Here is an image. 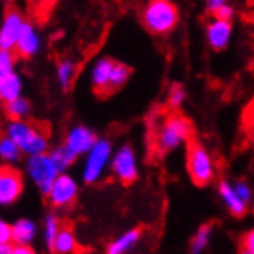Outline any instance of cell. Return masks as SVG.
I'll list each match as a JSON object with an SVG mask.
<instances>
[{
  "label": "cell",
  "mask_w": 254,
  "mask_h": 254,
  "mask_svg": "<svg viewBox=\"0 0 254 254\" xmlns=\"http://www.w3.org/2000/svg\"><path fill=\"white\" fill-rule=\"evenodd\" d=\"M142 22L153 34H168L179 22V11L170 0H148L142 9Z\"/></svg>",
  "instance_id": "obj_1"
},
{
  "label": "cell",
  "mask_w": 254,
  "mask_h": 254,
  "mask_svg": "<svg viewBox=\"0 0 254 254\" xmlns=\"http://www.w3.org/2000/svg\"><path fill=\"white\" fill-rule=\"evenodd\" d=\"M9 137L28 154H42L48 143V128L37 124L14 121L8 128Z\"/></svg>",
  "instance_id": "obj_2"
},
{
  "label": "cell",
  "mask_w": 254,
  "mask_h": 254,
  "mask_svg": "<svg viewBox=\"0 0 254 254\" xmlns=\"http://www.w3.org/2000/svg\"><path fill=\"white\" fill-rule=\"evenodd\" d=\"M192 136V125L182 114H170L156 134V145L160 151H171Z\"/></svg>",
  "instance_id": "obj_3"
},
{
  "label": "cell",
  "mask_w": 254,
  "mask_h": 254,
  "mask_svg": "<svg viewBox=\"0 0 254 254\" xmlns=\"http://www.w3.org/2000/svg\"><path fill=\"white\" fill-rule=\"evenodd\" d=\"M187 167L191 181L199 185H208L214 179V165L213 160L202 143L190 139L187 148Z\"/></svg>",
  "instance_id": "obj_4"
},
{
  "label": "cell",
  "mask_w": 254,
  "mask_h": 254,
  "mask_svg": "<svg viewBox=\"0 0 254 254\" xmlns=\"http://www.w3.org/2000/svg\"><path fill=\"white\" fill-rule=\"evenodd\" d=\"M28 170L29 174L33 176L34 182L39 185V188L42 190V192L48 194L56 177L59 176L57 173L61 171L57 168V165L54 163L51 156H45L42 154H34L28 163Z\"/></svg>",
  "instance_id": "obj_5"
},
{
  "label": "cell",
  "mask_w": 254,
  "mask_h": 254,
  "mask_svg": "<svg viewBox=\"0 0 254 254\" xmlns=\"http://www.w3.org/2000/svg\"><path fill=\"white\" fill-rule=\"evenodd\" d=\"M110 154H111V146L108 142H105V140L96 142V145L89 149V157L86 162L85 176H83L85 182L93 184L97 181L102 174V171H103V168H105V165H107Z\"/></svg>",
  "instance_id": "obj_6"
},
{
  "label": "cell",
  "mask_w": 254,
  "mask_h": 254,
  "mask_svg": "<svg viewBox=\"0 0 254 254\" xmlns=\"http://www.w3.org/2000/svg\"><path fill=\"white\" fill-rule=\"evenodd\" d=\"M113 173L124 184H131L137 177V162L132 148L124 146L113 159Z\"/></svg>",
  "instance_id": "obj_7"
},
{
  "label": "cell",
  "mask_w": 254,
  "mask_h": 254,
  "mask_svg": "<svg viewBox=\"0 0 254 254\" xmlns=\"http://www.w3.org/2000/svg\"><path fill=\"white\" fill-rule=\"evenodd\" d=\"M50 200L57 208H65L72 205L77 196V185L69 176L61 174L56 177V181L48 192Z\"/></svg>",
  "instance_id": "obj_8"
},
{
  "label": "cell",
  "mask_w": 254,
  "mask_h": 254,
  "mask_svg": "<svg viewBox=\"0 0 254 254\" xmlns=\"http://www.w3.org/2000/svg\"><path fill=\"white\" fill-rule=\"evenodd\" d=\"M23 188L22 176L11 167H0V203L16 200Z\"/></svg>",
  "instance_id": "obj_9"
},
{
  "label": "cell",
  "mask_w": 254,
  "mask_h": 254,
  "mask_svg": "<svg viewBox=\"0 0 254 254\" xmlns=\"http://www.w3.org/2000/svg\"><path fill=\"white\" fill-rule=\"evenodd\" d=\"M22 26L23 22L20 14L16 9H9L6 12L2 31H0V50H11L16 47Z\"/></svg>",
  "instance_id": "obj_10"
},
{
  "label": "cell",
  "mask_w": 254,
  "mask_h": 254,
  "mask_svg": "<svg viewBox=\"0 0 254 254\" xmlns=\"http://www.w3.org/2000/svg\"><path fill=\"white\" fill-rule=\"evenodd\" d=\"M206 37H208V43H210L216 51L223 50L228 45L230 37H231L230 20H222V19L214 17L213 22L208 23Z\"/></svg>",
  "instance_id": "obj_11"
},
{
  "label": "cell",
  "mask_w": 254,
  "mask_h": 254,
  "mask_svg": "<svg viewBox=\"0 0 254 254\" xmlns=\"http://www.w3.org/2000/svg\"><path fill=\"white\" fill-rule=\"evenodd\" d=\"M96 142H97L96 140V136H94L91 131L83 128V127H79V128H74L69 132L66 145L79 156L82 153L89 151V149H91L96 145Z\"/></svg>",
  "instance_id": "obj_12"
},
{
  "label": "cell",
  "mask_w": 254,
  "mask_h": 254,
  "mask_svg": "<svg viewBox=\"0 0 254 254\" xmlns=\"http://www.w3.org/2000/svg\"><path fill=\"white\" fill-rule=\"evenodd\" d=\"M113 61L110 59H100L93 68V85L96 93L100 96L110 94V77L113 69Z\"/></svg>",
  "instance_id": "obj_13"
},
{
  "label": "cell",
  "mask_w": 254,
  "mask_h": 254,
  "mask_svg": "<svg viewBox=\"0 0 254 254\" xmlns=\"http://www.w3.org/2000/svg\"><path fill=\"white\" fill-rule=\"evenodd\" d=\"M219 192L225 202V205L228 206V210L231 214L237 216V217H242L247 211V203L239 197V194L236 192L234 187H231L230 184L227 182H220V187H219Z\"/></svg>",
  "instance_id": "obj_14"
},
{
  "label": "cell",
  "mask_w": 254,
  "mask_h": 254,
  "mask_svg": "<svg viewBox=\"0 0 254 254\" xmlns=\"http://www.w3.org/2000/svg\"><path fill=\"white\" fill-rule=\"evenodd\" d=\"M39 47V40L33 31L31 25L23 23L22 31L19 34L17 43H16V51L20 57H29L31 54H34L37 51Z\"/></svg>",
  "instance_id": "obj_15"
},
{
  "label": "cell",
  "mask_w": 254,
  "mask_h": 254,
  "mask_svg": "<svg viewBox=\"0 0 254 254\" xmlns=\"http://www.w3.org/2000/svg\"><path fill=\"white\" fill-rule=\"evenodd\" d=\"M54 251H59V253H76V251H79L76 237H74V234L68 225H61V230H59L57 237H56Z\"/></svg>",
  "instance_id": "obj_16"
},
{
  "label": "cell",
  "mask_w": 254,
  "mask_h": 254,
  "mask_svg": "<svg viewBox=\"0 0 254 254\" xmlns=\"http://www.w3.org/2000/svg\"><path fill=\"white\" fill-rule=\"evenodd\" d=\"M139 239H140V230H131V231L122 234L119 239H116V241L108 247V253L110 254L127 253L131 248H134V245L139 242Z\"/></svg>",
  "instance_id": "obj_17"
},
{
  "label": "cell",
  "mask_w": 254,
  "mask_h": 254,
  "mask_svg": "<svg viewBox=\"0 0 254 254\" xmlns=\"http://www.w3.org/2000/svg\"><path fill=\"white\" fill-rule=\"evenodd\" d=\"M34 225L28 220H20L12 227V241L16 244H28L34 237Z\"/></svg>",
  "instance_id": "obj_18"
},
{
  "label": "cell",
  "mask_w": 254,
  "mask_h": 254,
  "mask_svg": "<svg viewBox=\"0 0 254 254\" xmlns=\"http://www.w3.org/2000/svg\"><path fill=\"white\" fill-rule=\"evenodd\" d=\"M131 74V69L124 65V64H114L113 65V69H111V77H110V93L116 91V89L122 88L128 77Z\"/></svg>",
  "instance_id": "obj_19"
},
{
  "label": "cell",
  "mask_w": 254,
  "mask_h": 254,
  "mask_svg": "<svg viewBox=\"0 0 254 254\" xmlns=\"http://www.w3.org/2000/svg\"><path fill=\"white\" fill-rule=\"evenodd\" d=\"M0 91H2V96H3V99H6V102L19 97L20 82L16 76H14V72H11L3 80H0Z\"/></svg>",
  "instance_id": "obj_20"
},
{
  "label": "cell",
  "mask_w": 254,
  "mask_h": 254,
  "mask_svg": "<svg viewBox=\"0 0 254 254\" xmlns=\"http://www.w3.org/2000/svg\"><path fill=\"white\" fill-rule=\"evenodd\" d=\"M56 2L57 0H29V9H31L33 17L39 22H45Z\"/></svg>",
  "instance_id": "obj_21"
},
{
  "label": "cell",
  "mask_w": 254,
  "mask_h": 254,
  "mask_svg": "<svg viewBox=\"0 0 254 254\" xmlns=\"http://www.w3.org/2000/svg\"><path fill=\"white\" fill-rule=\"evenodd\" d=\"M76 156H77V154L74 153L68 145L61 146V148L56 149V151L51 154V157H53L54 163H56L57 168L61 170V171H62V170H65L68 165H71L72 160L76 159Z\"/></svg>",
  "instance_id": "obj_22"
},
{
  "label": "cell",
  "mask_w": 254,
  "mask_h": 254,
  "mask_svg": "<svg viewBox=\"0 0 254 254\" xmlns=\"http://www.w3.org/2000/svg\"><path fill=\"white\" fill-rule=\"evenodd\" d=\"M210 237H211V225L210 223H206V225H202L199 228V231L196 233V236H194L192 242H191V251L192 253H202L208 247Z\"/></svg>",
  "instance_id": "obj_23"
},
{
  "label": "cell",
  "mask_w": 254,
  "mask_h": 254,
  "mask_svg": "<svg viewBox=\"0 0 254 254\" xmlns=\"http://www.w3.org/2000/svg\"><path fill=\"white\" fill-rule=\"evenodd\" d=\"M29 110V105L26 100H22V99H14V100H9L5 107V111L8 114V117H11L12 121H19L23 116H26Z\"/></svg>",
  "instance_id": "obj_24"
},
{
  "label": "cell",
  "mask_w": 254,
  "mask_h": 254,
  "mask_svg": "<svg viewBox=\"0 0 254 254\" xmlns=\"http://www.w3.org/2000/svg\"><path fill=\"white\" fill-rule=\"evenodd\" d=\"M20 148L11 137L0 140V156L5 160H17Z\"/></svg>",
  "instance_id": "obj_25"
},
{
  "label": "cell",
  "mask_w": 254,
  "mask_h": 254,
  "mask_svg": "<svg viewBox=\"0 0 254 254\" xmlns=\"http://www.w3.org/2000/svg\"><path fill=\"white\" fill-rule=\"evenodd\" d=\"M12 62L14 56L9 53V50H0V80H3L12 72Z\"/></svg>",
  "instance_id": "obj_26"
},
{
  "label": "cell",
  "mask_w": 254,
  "mask_h": 254,
  "mask_svg": "<svg viewBox=\"0 0 254 254\" xmlns=\"http://www.w3.org/2000/svg\"><path fill=\"white\" fill-rule=\"evenodd\" d=\"M59 230H61V223H59V220L54 216H50L47 219V231H45V234H47V244L51 250H54V244H56V237H57Z\"/></svg>",
  "instance_id": "obj_27"
},
{
  "label": "cell",
  "mask_w": 254,
  "mask_h": 254,
  "mask_svg": "<svg viewBox=\"0 0 254 254\" xmlns=\"http://www.w3.org/2000/svg\"><path fill=\"white\" fill-rule=\"evenodd\" d=\"M74 79V65L69 62H64L59 66V80L64 88H68Z\"/></svg>",
  "instance_id": "obj_28"
},
{
  "label": "cell",
  "mask_w": 254,
  "mask_h": 254,
  "mask_svg": "<svg viewBox=\"0 0 254 254\" xmlns=\"http://www.w3.org/2000/svg\"><path fill=\"white\" fill-rule=\"evenodd\" d=\"M185 100V91L181 85H174L170 89V94H168V103L173 108H179L184 103Z\"/></svg>",
  "instance_id": "obj_29"
},
{
  "label": "cell",
  "mask_w": 254,
  "mask_h": 254,
  "mask_svg": "<svg viewBox=\"0 0 254 254\" xmlns=\"http://www.w3.org/2000/svg\"><path fill=\"white\" fill-rule=\"evenodd\" d=\"M241 250L247 254H254V230L250 231L241 242Z\"/></svg>",
  "instance_id": "obj_30"
},
{
  "label": "cell",
  "mask_w": 254,
  "mask_h": 254,
  "mask_svg": "<svg viewBox=\"0 0 254 254\" xmlns=\"http://www.w3.org/2000/svg\"><path fill=\"white\" fill-rule=\"evenodd\" d=\"M214 17L216 19H222V20H230L233 17V8L230 5H222L220 8H217L214 12Z\"/></svg>",
  "instance_id": "obj_31"
},
{
  "label": "cell",
  "mask_w": 254,
  "mask_h": 254,
  "mask_svg": "<svg viewBox=\"0 0 254 254\" xmlns=\"http://www.w3.org/2000/svg\"><path fill=\"white\" fill-rule=\"evenodd\" d=\"M234 190H236V192L239 194V197H241L245 203H248V202L251 200V190L248 188V185H245V184H242V182H239V184H236Z\"/></svg>",
  "instance_id": "obj_32"
},
{
  "label": "cell",
  "mask_w": 254,
  "mask_h": 254,
  "mask_svg": "<svg viewBox=\"0 0 254 254\" xmlns=\"http://www.w3.org/2000/svg\"><path fill=\"white\" fill-rule=\"evenodd\" d=\"M12 239V228L3 220H0V244H8Z\"/></svg>",
  "instance_id": "obj_33"
},
{
  "label": "cell",
  "mask_w": 254,
  "mask_h": 254,
  "mask_svg": "<svg viewBox=\"0 0 254 254\" xmlns=\"http://www.w3.org/2000/svg\"><path fill=\"white\" fill-rule=\"evenodd\" d=\"M208 2V9H210L211 12H214L217 8H220L222 5L227 3V0H206Z\"/></svg>",
  "instance_id": "obj_34"
},
{
  "label": "cell",
  "mask_w": 254,
  "mask_h": 254,
  "mask_svg": "<svg viewBox=\"0 0 254 254\" xmlns=\"http://www.w3.org/2000/svg\"><path fill=\"white\" fill-rule=\"evenodd\" d=\"M12 253L14 254H31L33 250L31 248H26L25 244H17L16 248H12Z\"/></svg>",
  "instance_id": "obj_35"
},
{
  "label": "cell",
  "mask_w": 254,
  "mask_h": 254,
  "mask_svg": "<svg viewBox=\"0 0 254 254\" xmlns=\"http://www.w3.org/2000/svg\"><path fill=\"white\" fill-rule=\"evenodd\" d=\"M9 253H12V248H11L9 242L8 244H0V254H9Z\"/></svg>",
  "instance_id": "obj_36"
},
{
  "label": "cell",
  "mask_w": 254,
  "mask_h": 254,
  "mask_svg": "<svg viewBox=\"0 0 254 254\" xmlns=\"http://www.w3.org/2000/svg\"><path fill=\"white\" fill-rule=\"evenodd\" d=\"M250 19L254 22V9H253V11H251V14H250Z\"/></svg>",
  "instance_id": "obj_37"
},
{
  "label": "cell",
  "mask_w": 254,
  "mask_h": 254,
  "mask_svg": "<svg viewBox=\"0 0 254 254\" xmlns=\"http://www.w3.org/2000/svg\"><path fill=\"white\" fill-rule=\"evenodd\" d=\"M2 97H3V96H2V91H0V99H2Z\"/></svg>",
  "instance_id": "obj_38"
}]
</instances>
